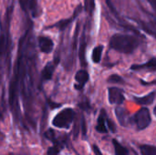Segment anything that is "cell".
I'll return each instance as SVG.
<instances>
[{
  "mask_svg": "<svg viewBox=\"0 0 156 155\" xmlns=\"http://www.w3.org/2000/svg\"><path fill=\"white\" fill-rule=\"evenodd\" d=\"M102 51H103V46H101V45H99L93 48L92 53H91V59L94 63H100L101 62Z\"/></svg>",
  "mask_w": 156,
  "mask_h": 155,
  "instance_id": "7c38bea8",
  "label": "cell"
},
{
  "mask_svg": "<svg viewBox=\"0 0 156 155\" xmlns=\"http://www.w3.org/2000/svg\"><path fill=\"white\" fill-rule=\"evenodd\" d=\"M132 70H155L156 69V58H151L148 62L144 64H134L131 66Z\"/></svg>",
  "mask_w": 156,
  "mask_h": 155,
  "instance_id": "9c48e42d",
  "label": "cell"
},
{
  "mask_svg": "<svg viewBox=\"0 0 156 155\" xmlns=\"http://www.w3.org/2000/svg\"><path fill=\"white\" fill-rule=\"evenodd\" d=\"M140 151L142 155H156V146L153 145H140Z\"/></svg>",
  "mask_w": 156,
  "mask_h": 155,
  "instance_id": "5bb4252c",
  "label": "cell"
},
{
  "mask_svg": "<svg viewBox=\"0 0 156 155\" xmlns=\"http://www.w3.org/2000/svg\"><path fill=\"white\" fill-rule=\"evenodd\" d=\"M75 118V111L71 108H66L59 111L53 119L52 124L58 129H69Z\"/></svg>",
  "mask_w": 156,
  "mask_h": 155,
  "instance_id": "7a4b0ae2",
  "label": "cell"
},
{
  "mask_svg": "<svg viewBox=\"0 0 156 155\" xmlns=\"http://www.w3.org/2000/svg\"><path fill=\"white\" fill-rule=\"evenodd\" d=\"M139 46L138 39L131 35L115 34L110 39V48L124 54L133 53Z\"/></svg>",
  "mask_w": 156,
  "mask_h": 155,
  "instance_id": "6da1fadb",
  "label": "cell"
},
{
  "mask_svg": "<svg viewBox=\"0 0 156 155\" xmlns=\"http://www.w3.org/2000/svg\"><path fill=\"white\" fill-rule=\"evenodd\" d=\"M85 50H86V45L85 43H81L80 45V58L82 66H86L85 62Z\"/></svg>",
  "mask_w": 156,
  "mask_h": 155,
  "instance_id": "ac0fdd59",
  "label": "cell"
},
{
  "mask_svg": "<svg viewBox=\"0 0 156 155\" xmlns=\"http://www.w3.org/2000/svg\"><path fill=\"white\" fill-rule=\"evenodd\" d=\"M108 95H109V102L111 104H117L121 105L124 101V95L123 91L121 89L112 87L108 89Z\"/></svg>",
  "mask_w": 156,
  "mask_h": 155,
  "instance_id": "277c9868",
  "label": "cell"
},
{
  "mask_svg": "<svg viewBox=\"0 0 156 155\" xmlns=\"http://www.w3.org/2000/svg\"><path fill=\"white\" fill-rule=\"evenodd\" d=\"M89 79H90V75H89V72L87 70L80 69V70L77 71V73L75 75L76 84L74 85L76 90H81L84 88V86L87 84V82L89 81Z\"/></svg>",
  "mask_w": 156,
  "mask_h": 155,
  "instance_id": "5b68a950",
  "label": "cell"
},
{
  "mask_svg": "<svg viewBox=\"0 0 156 155\" xmlns=\"http://www.w3.org/2000/svg\"><path fill=\"white\" fill-rule=\"evenodd\" d=\"M108 82L110 83H115V84H124L123 79L118 75V74H112L108 78Z\"/></svg>",
  "mask_w": 156,
  "mask_h": 155,
  "instance_id": "9a60e30c",
  "label": "cell"
},
{
  "mask_svg": "<svg viewBox=\"0 0 156 155\" xmlns=\"http://www.w3.org/2000/svg\"><path fill=\"white\" fill-rule=\"evenodd\" d=\"M154 114L156 116V105H155V107L154 108Z\"/></svg>",
  "mask_w": 156,
  "mask_h": 155,
  "instance_id": "603a6c76",
  "label": "cell"
},
{
  "mask_svg": "<svg viewBox=\"0 0 156 155\" xmlns=\"http://www.w3.org/2000/svg\"><path fill=\"white\" fill-rule=\"evenodd\" d=\"M62 149V145H60L59 143H54V146L50 147L48 151V155H57L59 152L60 150Z\"/></svg>",
  "mask_w": 156,
  "mask_h": 155,
  "instance_id": "2e32d148",
  "label": "cell"
},
{
  "mask_svg": "<svg viewBox=\"0 0 156 155\" xmlns=\"http://www.w3.org/2000/svg\"><path fill=\"white\" fill-rule=\"evenodd\" d=\"M107 125L110 129V131L112 132H116V129H115V124L113 123V122L110 119H107Z\"/></svg>",
  "mask_w": 156,
  "mask_h": 155,
  "instance_id": "44dd1931",
  "label": "cell"
},
{
  "mask_svg": "<svg viewBox=\"0 0 156 155\" xmlns=\"http://www.w3.org/2000/svg\"><path fill=\"white\" fill-rule=\"evenodd\" d=\"M156 98V91H152L150 93H148L147 95L144 96V97H134V100L136 103L140 104V105H144V106H147V105H151L154 103V100Z\"/></svg>",
  "mask_w": 156,
  "mask_h": 155,
  "instance_id": "30bf717a",
  "label": "cell"
},
{
  "mask_svg": "<svg viewBox=\"0 0 156 155\" xmlns=\"http://www.w3.org/2000/svg\"><path fill=\"white\" fill-rule=\"evenodd\" d=\"M80 131H81V133H82L83 138H85L86 135H87V126H86V122H85L84 117L81 118V122H80Z\"/></svg>",
  "mask_w": 156,
  "mask_h": 155,
  "instance_id": "ffe728a7",
  "label": "cell"
},
{
  "mask_svg": "<svg viewBox=\"0 0 156 155\" xmlns=\"http://www.w3.org/2000/svg\"><path fill=\"white\" fill-rule=\"evenodd\" d=\"M132 121L135 124L137 130L142 131V130L146 129L152 122L150 111L147 108L140 109L135 113V115L132 118Z\"/></svg>",
  "mask_w": 156,
  "mask_h": 155,
  "instance_id": "3957f363",
  "label": "cell"
},
{
  "mask_svg": "<svg viewBox=\"0 0 156 155\" xmlns=\"http://www.w3.org/2000/svg\"><path fill=\"white\" fill-rule=\"evenodd\" d=\"M38 42V47L39 49L41 50V52L45 53V54H48L53 50L54 48V43L52 41L51 38H49L48 37H39L37 39Z\"/></svg>",
  "mask_w": 156,
  "mask_h": 155,
  "instance_id": "8992f818",
  "label": "cell"
},
{
  "mask_svg": "<svg viewBox=\"0 0 156 155\" xmlns=\"http://www.w3.org/2000/svg\"><path fill=\"white\" fill-rule=\"evenodd\" d=\"M107 113L104 109L101 111V113L99 115L98 121H97V125H96V131L101 133H107L108 132V128L106 126L107 124Z\"/></svg>",
  "mask_w": 156,
  "mask_h": 155,
  "instance_id": "ba28073f",
  "label": "cell"
},
{
  "mask_svg": "<svg viewBox=\"0 0 156 155\" xmlns=\"http://www.w3.org/2000/svg\"><path fill=\"white\" fill-rule=\"evenodd\" d=\"M114 151H115V155H129V151L127 148H125L123 145H122L117 140L113 139L112 140Z\"/></svg>",
  "mask_w": 156,
  "mask_h": 155,
  "instance_id": "4fadbf2b",
  "label": "cell"
},
{
  "mask_svg": "<svg viewBox=\"0 0 156 155\" xmlns=\"http://www.w3.org/2000/svg\"><path fill=\"white\" fill-rule=\"evenodd\" d=\"M71 19L72 18H70V19H64V20H61V21H59V22H58L57 24H55V25H53L52 26V27H58V28H59L60 30H63L69 23H70V21H71Z\"/></svg>",
  "mask_w": 156,
  "mask_h": 155,
  "instance_id": "e0dca14e",
  "label": "cell"
},
{
  "mask_svg": "<svg viewBox=\"0 0 156 155\" xmlns=\"http://www.w3.org/2000/svg\"><path fill=\"white\" fill-rule=\"evenodd\" d=\"M55 71V64L53 62H48L46 64L44 69H42L41 76L44 80H49L52 79L53 74Z\"/></svg>",
  "mask_w": 156,
  "mask_h": 155,
  "instance_id": "8fae6325",
  "label": "cell"
},
{
  "mask_svg": "<svg viewBox=\"0 0 156 155\" xmlns=\"http://www.w3.org/2000/svg\"><path fill=\"white\" fill-rule=\"evenodd\" d=\"M92 150H93V153H94V154L95 155H102L101 150H100V148H99L97 145L94 144V145L92 146Z\"/></svg>",
  "mask_w": 156,
  "mask_h": 155,
  "instance_id": "7402d4cb",
  "label": "cell"
},
{
  "mask_svg": "<svg viewBox=\"0 0 156 155\" xmlns=\"http://www.w3.org/2000/svg\"><path fill=\"white\" fill-rule=\"evenodd\" d=\"M94 6H95V3H94V0H86L85 2V7H86V10L89 12V13H92L93 9H94Z\"/></svg>",
  "mask_w": 156,
  "mask_h": 155,
  "instance_id": "d6986e66",
  "label": "cell"
},
{
  "mask_svg": "<svg viewBox=\"0 0 156 155\" xmlns=\"http://www.w3.org/2000/svg\"><path fill=\"white\" fill-rule=\"evenodd\" d=\"M115 114H116V117L122 126L127 127L133 122L132 119L129 117V113L127 112V111L122 107H118L115 109Z\"/></svg>",
  "mask_w": 156,
  "mask_h": 155,
  "instance_id": "52a82bcc",
  "label": "cell"
}]
</instances>
